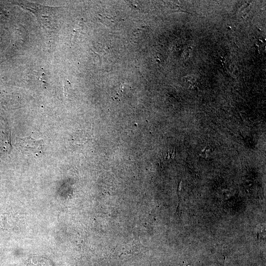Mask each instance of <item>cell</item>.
I'll return each mask as SVG.
<instances>
[{"mask_svg":"<svg viewBox=\"0 0 266 266\" xmlns=\"http://www.w3.org/2000/svg\"><path fill=\"white\" fill-rule=\"evenodd\" d=\"M42 141L31 138L21 139V148L25 151L33 154L38 152L41 148Z\"/></svg>","mask_w":266,"mask_h":266,"instance_id":"1","label":"cell"},{"mask_svg":"<svg viewBox=\"0 0 266 266\" xmlns=\"http://www.w3.org/2000/svg\"><path fill=\"white\" fill-rule=\"evenodd\" d=\"M26 266H53L52 262L46 258L34 256L29 259Z\"/></svg>","mask_w":266,"mask_h":266,"instance_id":"2","label":"cell"}]
</instances>
